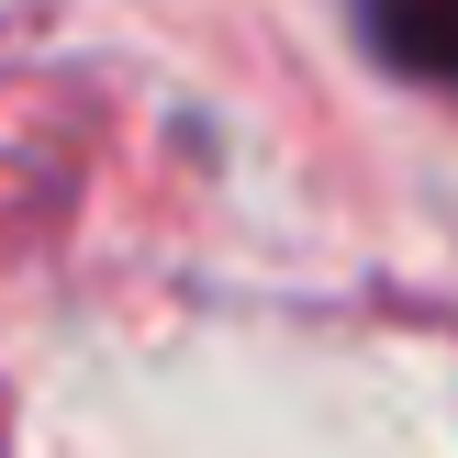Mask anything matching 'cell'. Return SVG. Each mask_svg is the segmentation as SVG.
Here are the masks:
<instances>
[{
    "label": "cell",
    "instance_id": "1",
    "mask_svg": "<svg viewBox=\"0 0 458 458\" xmlns=\"http://www.w3.org/2000/svg\"><path fill=\"white\" fill-rule=\"evenodd\" d=\"M358 45H369L392 79L458 101V0H358Z\"/></svg>",
    "mask_w": 458,
    "mask_h": 458
}]
</instances>
